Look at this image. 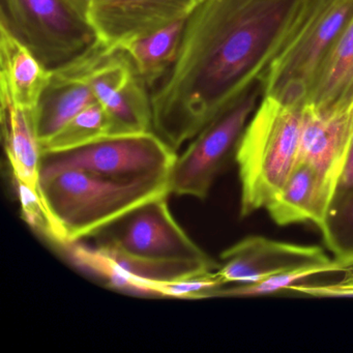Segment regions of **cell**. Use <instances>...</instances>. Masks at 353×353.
<instances>
[{
  "label": "cell",
  "instance_id": "obj_1",
  "mask_svg": "<svg viewBox=\"0 0 353 353\" xmlns=\"http://www.w3.org/2000/svg\"><path fill=\"white\" fill-rule=\"evenodd\" d=\"M305 0H198L152 92V132L177 152L260 85Z\"/></svg>",
  "mask_w": 353,
  "mask_h": 353
},
{
  "label": "cell",
  "instance_id": "obj_2",
  "mask_svg": "<svg viewBox=\"0 0 353 353\" xmlns=\"http://www.w3.org/2000/svg\"><path fill=\"white\" fill-rule=\"evenodd\" d=\"M39 191L61 245L96 236L146 202L170 195L168 179L119 181L73 168L41 172Z\"/></svg>",
  "mask_w": 353,
  "mask_h": 353
},
{
  "label": "cell",
  "instance_id": "obj_3",
  "mask_svg": "<svg viewBox=\"0 0 353 353\" xmlns=\"http://www.w3.org/2000/svg\"><path fill=\"white\" fill-rule=\"evenodd\" d=\"M305 104L262 97L243 130L234 159L241 183L239 214L265 208L283 189L299 161Z\"/></svg>",
  "mask_w": 353,
  "mask_h": 353
},
{
  "label": "cell",
  "instance_id": "obj_4",
  "mask_svg": "<svg viewBox=\"0 0 353 353\" xmlns=\"http://www.w3.org/2000/svg\"><path fill=\"white\" fill-rule=\"evenodd\" d=\"M353 17V0H305L294 32L260 82L262 97L305 104L326 55Z\"/></svg>",
  "mask_w": 353,
  "mask_h": 353
},
{
  "label": "cell",
  "instance_id": "obj_5",
  "mask_svg": "<svg viewBox=\"0 0 353 353\" xmlns=\"http://www.w3.org/2000/svg\"><path fill=\"white\" fill-rule=\"evenodd\" d=\"M0 24L50 70L73 61L97 41L86 14L71 0H1Z\"/></svg>",
  "mask_w": 353,
  "mask_h": 353
},
{
  "label": "cell",
  "instance_id": "obj_6",
  "mask_svg": "<svg viewBox=\"0 0 353 353\" xmlns=\"http://www.w3.org/2000/svg\"><path fill=\"white\" fill-rule=\"evenodd\" d=\"M176 158V152L150 131L106 136L76 150L43 154L41 172L73 168L119 181L168 179Z\"/></svg>",
  "mask_w": 353,
  "mask_h": 353
},
{
  "label": "cell",
  "instance_id": "obj_7",
  "mask_svg": "<svg viewBox=\"0 0 353 353\" xmlns=\"http://www.w3.org/2000/svg\"><path fill=\"white\" fill-rule=\"evenodd\" d=\"M261 99V86H256L191 140L171 169L169 193L199 200L208 198L216 177L234 156L243 130Z\"/></svg>",
  "mask_w": 353,
  "mask_h": 353
},
{
  "label": "cell",
  "instance_id": "obj_8",
  "mask_svg": "<svg viewBox=\"0 0 353 353\" xmlns=\"http://www.w3.org/2000/svg\"><path fill=\"white\" fill-rule=\"evenodd\" d=\"M85 57L86 79L108 114L111 135L152 131V92L130 55L97 40Z\"/></svg>",
  "mask_w": 353,
  "mask_h": 353
},
{
  "label": "cell",
  "instance_id": "obj_9",
  "mask_svg": "<svg viewBox=\"0 0 353 353\" xmlns=\"http://www.w3.org/2000/svg\"><path fill=\"white\" fill-rule=\"evenodd\" d=\"M167 197L146 202L107 227L96 235L100 236L98 245L152 259L216 262L177 224Z\"/></svg>",
  "mask_w": 353,
  "mask_h": 353
},
{
  "label": "cell",
  "instance_id": "obj_10",
  "mask_svg": "<svg viewBox=\"0 0 353 353\" xmlns=\"http://www.w3.org/2000/svg\"><path fill=\"white\" fill-rule=\"evenodd\" d=\"M220 258L216 274L225 285L257 284L278 274L307 268L326 272L346 268L318 245L287 243L261 235L241 239L225 250Z\"/></svg>",
  "mask_w": 353,
  "mask_h": 353
},
{
  "label": "cell",
  "instance_id": "obj_11",
  "mask_svg": "<svg viewBox=\"0 0 353 353\" xmlns=\"http://www.w3.org/2000/svg\"><path fill=\"white\" fill-rule=\"evenodd\" d=\"M352 142L353 102L332 111L305 104L297 163L316 171L332 199L340 188Z\"/></svg>",
  "mask_w": 353,
  "mask_h": 353
},
{
  "label": "cell",
  "instance_id": "obj_12",
  "mask_svg": "<svg viewBox=\"0 0 353 353\" xmlns=\"http://www.w3.org/2000/svg\"><path fill=\"white\" fill-rule=\"evenodd\" d=\"M198 0H90L86 17L108 48L156 32L189 15Z\"/></svg>",
  "mask_w": 353,
  "mask_h": 353
},
{
  "label": "cell",
  "instance_id": "obj_13",
  "mask_svg": "<svg viewBox=\"0 0 353 353\" xmlns=\"http://www.w3.org/2000/svg\"><path fill=\"white\" fill-rule=\"evenodd\" d=\"M85 54L52 70L36 109L37 131L41 144L50 139L72 119L97 102L86 79Z\"/></svg>",
  "mask_w": 353,
  "mask_h": 353
},
{
  "label": "cell",
  "instance_id": "obj_14",
  "mask_svg": "<svg viewBox=\"0 0 353 353\" xmlns=\"http://www.w3.org/2000/svg\"><path fill=\"white\" fill-rule=\"evenodd\" d=\"M0 69V90L7 92L18 106L36 110L52 70L1 24Z\"/></svg>",
  "mask_w": 353,
  "mask_h": 353
},
{
  "label": "cell",
  "instance_id": "obj_15",
  "mask_svg": "<svg viewBox=\"0 0 353 353\" xmlns=\"http://www.w3.org/2000/svg\"><path fill=\"white\" fill-rule=\"evenodd\" d=\"M0 103L3 146L12 176L39 188L43 152L37 131L36 110L18 106L3 90H0Z\"/></svg>",
  "mask_w": 353,
  "mask_h": 353
},
{
  "label": "cell",
  "instance_id": "obj_16",
  "mask_svg": "<svg viewBox=\"0 0 353 353\" xmlns=\"http://www.w3.org/2000/svg\"><path fill=\"white\" fill-rule=\"evenodd\" d=\"M332 201L316 171L309 165L297 163L265 210L279 226L312 223L319 228Z\"/></svg>",
  "mask_w": 353,
  "mask_h": 353
},
{
  "label": "cell",
  "instance_id": "obj_17",
  "mask_svg": "<svg viewBox=\"0 0 353 353\" xmlns=\"http://www.w3.org/2000/svg\"><path fill=\"white\" fill-rule=\"evenodd\" d=\"M353 102V17L322 63L305 99L318 111H332Z\"/></svg>",
  "mask_w": 353,
  "mask_h": 353
},
{
  "label": "cell",
  "instance_id": "obj_18",
  "mask_svg": "<svg viewBox=\"0 0 353 353\" xmlns=\"http://www.w3.org/2000/svg\"><path fill=\"white\" fill-rule=\"evenodd\" d=\"M185 19L187 16L119 47L130 55L150 90L164 77L174 61Z\"/></svg>",
  "mask_w": 353,
  "mask_h": 353
},
{
  "label": "cell",
  "instance_id": "obj_19",
  "mask_svg": "<svg viewBox=\"0 0 353 353\" xmlns=\"http://www.w3.org/2000/svg\"><path fill=\"white\" fill-rule=\"evenodd\" d=\"M97 249L114 268L133 279L134 281L141 283L150 290L152 285L173 282L198 272L218 270L220 268V263L218 262L206 263V262L188 261V260H164L139 257V256L125 253L110 245H98Z\"/></svg>",
  "mask_w": 353,
  "mask_h": 353
},
{
  "label": "cell",
  "instance_id": "obj_20",
  "mask_svg": "<svg viewBox=\"0 0 353 353\" xmlns=\"http://www.w3.org/2000/svg\"><path fill=\"white\" fill-rule=\"evenodd\" d=\"M324 243L334 259L353 264V185H341L319 226Z\"/></svg>",
  "mask_w": 353,
  "mask_h": 353
},
{
  "label": "cell",
  "instance_id": "obj_21",
  "mask_svg": "<svg viewBox=\"0 0 353 353\" xmlns=\"http://www.w3.org/2000/svg\"><path fill=\"white\" fill-rule=\"evenodd\" d=\"M111 136V123L99 102L78 113L54 136L41 144L43 154L68 152Z\"/></svg>",
  "mask_w": 353,
  "mask_h": 353
},
{
  "label": "cell",
  "instance_id": "obj_22",
  "mask_svg": "<svg viewBox=\"0 0 353 353\" xmlns=\"http://www.w3.org/2000/svg\"><path fill=\"white\" fill-rule=\"evenodd\" d=\"M226 285L216 274V270L198 272L173 282L152 285L156 296L183 299H201L218 296Z\"/></svg>",
  "mask_w": 353,
  "mask_h": 353
},
{
  "label": "cell",
  "instance_id": "obj_23",
  "mask_svg": "<svg viewBox=\"0 0 353 353\" xmlns=\"http://www.w3.org/2000/svg\"><path fill=\"white\" fill-rule=\"evenodd\" d=\"M13 183L24 221L45 239L59 243L52 221L43 202L39 188L30 187L28 183L14 177Z\"/></svg>",
  "mask_w": 353,
  "mask_h": 353
},
{
  "label": "cell",
  "instance_id": "obj_24",
  "mask_svg": "<svg viewBox=\"0 0 353 353\" xmlns=\"http://www.w3.org/2000/svg\"><path fill=\"white\" fill-rule=\"evenodd\" d=\"M341 185H346V187L353 185V142L350 152H349L346 167L343 172L342 179H341L340 187Z\"/></svg>",
  "mask_w": 353,
  "mask_h": 353
},
{
  "label": "cell",
  "instance_id": "obj_25",
  "mask_svg": "<svg viewBox=\"0 0 353 353\" xmlns=\"http://www.w3.org/2000/svg\"><path fill=\"white\" fill-rule=\"evenodd\" d=\"M72 3L78 8V9L81 10L82 12L86 14V10H88V3H90V0H71Z\"/></svg>",
  "mask_w": 353,
  "mask_h": 353
}]
</instances>
